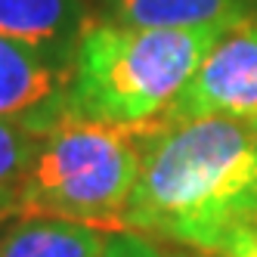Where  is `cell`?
<instances>
[{
    "mask_svg": "<svg viewBox=\"0 0 257 257\" xmlns=\"http://www.w3.org/2000/svg\"><path fill=\"white\" fill-rule=\"evenodd\" d=\"M10 214H16V201H13V198H7V195H0V220L10 217Z\"/></svg>",
    "mask_w": 257,
    "mask_h": 257,
    "instance_id": "7c38bea8",
    "label": "cell"
},
{
    "mask_svg": "<svg viewBox=\"0 0 257 257\" xmlns=\"http://www.w3.org/2000/svg\"><path fill=\"white\" fill-rule=\"evenodd\" d=\"M102 257H168V254H161V248L140 232H112L105 238Z\"/></svg>",
    "mask_w": 257,
    "mask_h": 257,
    "instance_id": "30bf717a",
    "label": "cell"
},
{
    "mask_svg": "<svg viewBox=\"0 0 257 257\" xmlns=\"http://www.w3.org/2000/svg\"><path fill=\"white\" fill-rule=\"evenodd\" d=\"M226 257H257V229L254 232H248L242 242H238Z\"/></svg>",
    "mask_w": 257,
    "mask_h": 257,
    "instance_id": "8fae6325",
    "label": "cell"
},
{
    "mask_svg": "<svg viewBox=\"0 0 257 257\" xmlns=\"http://www.w3.org/2000/svg\"><path fill=\"white\" fill-rule=\"evenodd\" d=\"M105 238L96 226L65 217H25L0 232V257H102Z\"/></svg>",
    "mask_w": 257,
    "mask_h": 257,
    "instance_id": "ba28073f",
    "label": "cell"
},
{
    "mask_svg": "<svg viewBox=\"0 0 257 257\" xmlns=\"http://www.w3.org/2000/svg\"><path fill=\"white\" fill-rule=\"evenodd\" d=\"M90 25L87 0H0V34L10 41L75 59L84 28Z\"/></svg>",
    "mask_w": 257,
    "mask_h": 257,
    "instance_id": "8992f818",
    "label": "cell"
},
{
    "mask_svg": "<svg viewBox=\"0 0 257 257\" xmlns=\"http://www.w3.org/2000/svg\"><path fill=\"white\" fill-rule=\"evenodd\" d=\"M71 62L0 34V118H16L47 134L65 115Z\"/></svg>",
    "mask_w": 257,
    "mask_h": 257,
    "instance_id": "5b68a950",
    "label": "cell"
},
{
    "mask_svg": "<svg viewBox=\"0 0 257 257\" xmlns=\"http://www.w3.org/2000/svg\"><path fill=\"white\" fill-rule=\"evenodd\" d=\"M177 257H192V254H177Z\"/></svg>",
    "mask_w": 257,
    "mask_h": 257,
    "instance_id": "5bb4252c",
    "label": "cell"
},
{
    "mask_svg": "<svg viewBox=\"0 0 257 257\" xmlns=\"http://www.w3.org/2000/svg\"><path fill=\"white\" fill-rule=\"evenodd\" d=\"M235 25L174 31L90 19L71 59L65 115L124 127L161 121L201 59Z\"/></svg>",
    "mask_w": 257,
    "mask_h": 257,
    "instance_id": "7a4b0ae2",
    "label": "cell"
},
{
    "mask_svg": "<svg viewBox=\"0 0 257 257\" xmlns=\"http://www.w3.org/2000/svg\"><path fill=\"white\" fill-rule=\"evenodd\" d=\"M248 124H251V127H254V134H257V121H248Z\"/></svg>",
    "mask_w": 257,
    "mask_h": 257,
    "instance_id": "4fadbf2b",
    "label": "cell"
},
{
    "mask_svg": "<svg viewBox=\"0 0 257 257\" xmlns=\"http://www.w3.org/2000/svg\"><path fill=\"white\" fill-rule=\"evenodd\" d=\"M105 19L134 28H211L251 19L254 0H96Z\"/></svg>",
    "mask_w": 257,
    "mask_h": 257,
    "instance_id": "52a82bcc",
    "label": "cell"
},
{
    "mask_svg": "<svg viewBox=\"0 0 257 257\" xmlns=\"http://www.w3.org/2000/svg\"><path fill=\"white\" fill-rule=\"evenodd\" d=\"M41 131L16 118H0V195L16 201L28 164L38 152Z\"/></svg>",
    "mask_w": 257,
    "mask_h": 257,
    "instance_id": "9c48e42d",
    "label": "cell"
},
{
    "mask_svg": "<svg viewBox=\"0 0 257 257\" xmlns=\"http://www.w3.org/2000/svg\"><path fill=\"white\" fill-rule=\"evenodd\" d=\"M121 229L226 257L257 229V134L235 118L155 121Z\"/></svg>",
    "mask_w": 257,
    "mask_h": 257,
    "instance_id": "6da1fadb",
    "label": "cell"
},
{
    "mask_svg": "<svg viewBox=\"0 0 257 257\" xmlns=\"http://www.w3.org/2000/svg\"><path fill=\"white\" fill-rule=\"evenodd\" d=\"M211 115L257 121V19L238 22L214 44L161 121Z\"/></svg>",
    "mask_w": 257,
    "mask_h": 257,
    "instance_id": "277c9868",
    "label": "cell"
},
{
    "mask_svg": "<svg viewBox=\"0 0 257 257\" xmlns=\"http://www.w3.org/2000/svg\"><path fill=\"white\" fill-rule=\"evenodd\" d=\"M143 127L62 115L41 134L16 195V214L65 217L96 229H121V214L143 164Z\"/></svg>",
    "mask_w": 257,
    "mask_h": 257,
    "instance_id": "3957f363",
    "label": "cell"
}]
</instances>
